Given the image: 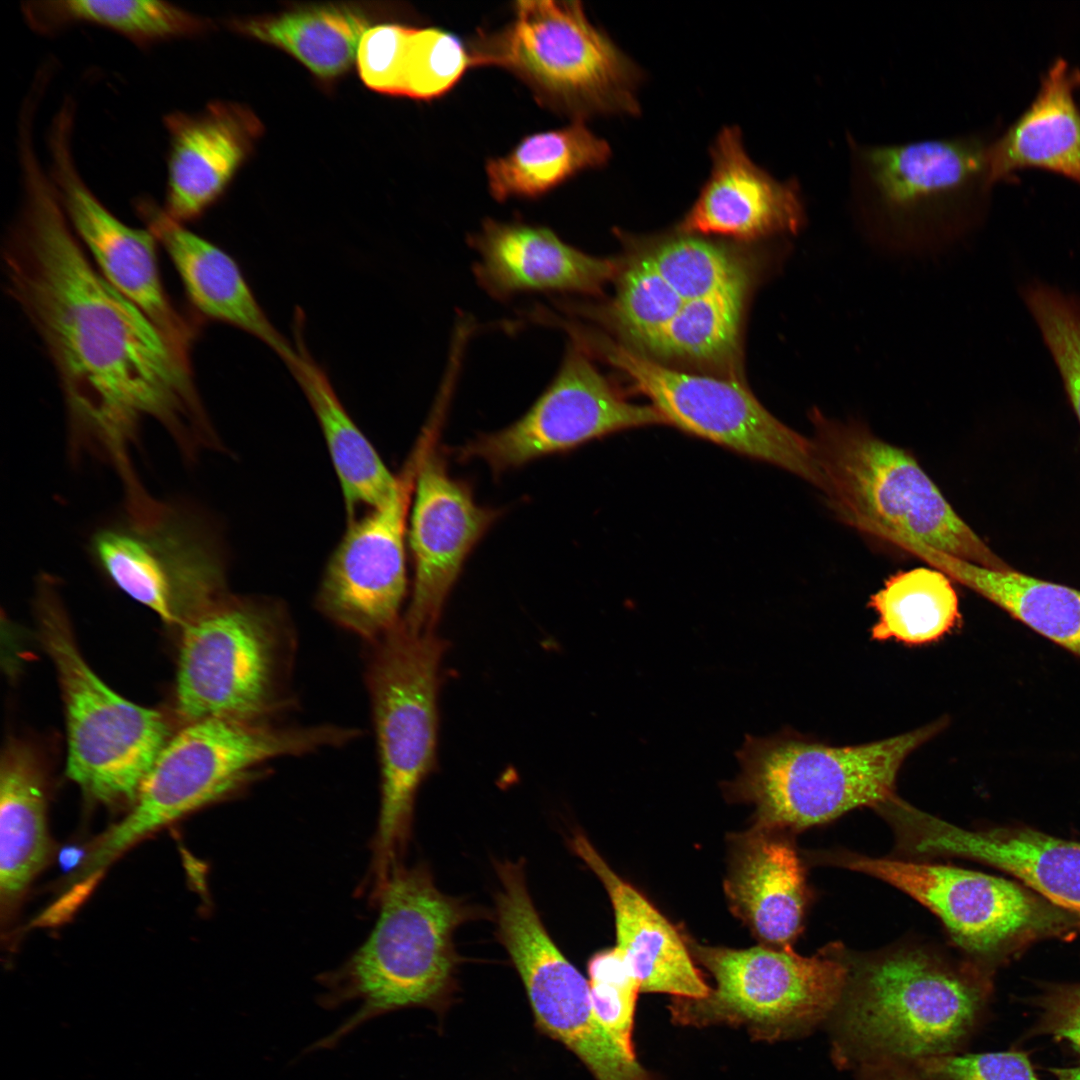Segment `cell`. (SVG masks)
<instances>
[{
	"mask_svg": "<svg viewBox=\"0 0 1080 1080\" xmlns=\"http://www.w3.org/2000/svg\"><path fill=\"white\" fill-rule=\"evenodd\" d=\"M22 200L2 250L9 296L56 370L73 452L133 471L128 449L146 419L194 458L218 442L191 362L91 263L43 165L21 168Z\"/></svg>",
	"mask_w": 1080,
	"mask_h": 1080,
	"instance_id": "6da1fadb",
	"label": "cell"
},
{
	"mask_svg": "<svg viewBox=\"0 0 1080 1080\" xmlns=\"http://www.w3.org/2000/svg\"><path fill=\"white\" fill-rule=\"evenodd\" d=\"M989 994L982 972L922 948L850 964L832 1014L834 1058L860 1067L952 1053L975 1028Z\"/></svg>",
	"mask_w": 1080,
	"mask_h": 1080,
	"instance_id": "7a4b0ae2",
	"label": "cell"
},
{
	"mask_svg": "<svg viewBox=\"0 0 1080 1080\" xmlns=\"http://www.w3.org/2000/svg\"><path fill=\"white\" fill-rule=\"evenodd\" d=\"M379 915L367 940L339 968L320 977V1003L360 1008L316 1048L332 1047L376 1016L410 1007L439 1008L450 998L459 963L453 936L478 912L442 893L422 864H398L377 897Z\"/></svg>",
	"mask_w": 1080,
	"mask_h": 1080,
	"instance_id": "3957f363",
	"label": "cell"
},
{
	"mask_svg": "<svg viewBox=\"0 0 1080 1080\" xmlns=\"http://www.w3.org/2000/svg\"><path fill=\"white\" fill-rule=\"evenodd\" d=\"M948 724L941 718L869 743L836 746L792 729L746 735L736 752L740 772L722 784L729 801L755 807V825L797 832L895 795L907 757Z\"/></svg>",
	"mask_w": 1080,
	"mask_h": 1080,
	"instance_id": "277c9868",
	"label": "cell"
},
{
	"mask_svg": "<svg viewBox=\"0 0 1080 1080\" xmlns=\"http://www.w3.org/2000/svg\"><path fill=\"white\" fill-rule=\"evenodd\" d=\"M357 731L334 725L281 726L212 717L170 737L144 778L133 808L97 844L83 870L90 882L143 837L199 807L240 792L266 762L344 744Z\"/></svg>",
	"mask_w": 1080,
	"mask_h": 1080,
	"instance_id": "5b68a950",
	"label": "cell"
},
{
	"mask_svg": "<svg viewBox=\"0 0 1080 1080\" xmlns=\"http://www.w3.org/2000/svg\"><path fill=\"white\" fill-rule=\"evenodd\" d=\"M821 492L847 525L874 538L913 539L948 555L1009 568L956 513L907 450L863 424L810 413Z\"/></svg>",
	"mask_w": 1080,
	"mask_h": 1080,
	"instance_id": "8992f818",
	"label": "cell"
},
{
	"mask_svg": "<svg viewBox=\"0 0 1080 1080\" xmlns=\"http://www.w3.org/2000/svg\"><path fill=\"white\" fill-rule=\"evenodd\" d=\"M846 139L851 203L871 235L922 247L959 236L983 213L992 188L987 137L888 145Z\"/></svg>",
	"mask_w": 1080,
	"mask_h": 1080,
	"instance_id": "52a82bcc",
	"label": "cell"
},
{
	"mask_svg": "<svg viewBox=\"0 0 1080 1080\" xmlns=\"http://www.w3.org/2000/svg\"><path fill=\"white\" fill-rule=\"evenodd\" d=\"M366 668L381 765V802L366 886L402 863L419 786L435 763L439 669L446 643L401 621L369 643Z\"/></svg>",
	"mask_w": 1080,
	"mask_h": 1080,
	"instance_id": "ba28073f",
	"label": "cell"
},
{
	"mask_svg": "<svg viewBox=\"0 0 1080 1080\" xmlns=\"http://www.w3.org/2000/svg\"><path fill=\"white\" fill-rule=\"evenodd\" d=\"M181 632L176 702L186 723L271 720L290 706L295 633L279 601L227 593Z\"/></svg>",
	"mask_w": 1080,
	"mask_h": 1080,
	"instance_id": "9c48e42d",
	"label": "cell"
},
{
	"mask_svg": "<svg viewBox=\"0 0 1080 1080\" xmlns=\"http://www.w3.org/2000/svg\"><path fill=\"white\" fill-rule=\"evenodd\" d=\"M469 56L471 65L513 72L542 102L579 118L640 112L639 67L579 1H518L512 23L479 36Z\"/></svg>",
	"mask_w": 1080,
	"mask_h": 1080,
	"instance_id": "30bf717a",
	"label": "cell"
},
{
	"mask_svg": "<svg viewBox=\"0 0 1080 1080\" xmlns=\"http://www.w3.org/2000/svg\"><path fill=\"white\" fill-rule=\"evenodd\" d=\"M42 641L57 670L68 732V777L102 803L134 804L170 739L164 716L113 691L90 668L73 638L51 577L38 585Z\"/></svg>",
	"mask_w": 1080,
	"mask_h": 1080,
	"instance_id": "8fae6325",
	"label": "cell"
},
{
	"mask_svg": "<svg viewBox=\"0 0 1080 1080\" xmlns=\"http://www.w3.org/2000/svg\"><path fill=\"white\" fill-rule=\"evenodd\" d=\"M98 571L133 600L181 629L225 596L226 561L217 534L190 504L145 494L89 536Z\"/></svg>",
	"mask_w": 1080,
	"mask_h": 1080,
	"instance_id": "7c38bea8",
	"label": "cell"
},
{
	"mask_svg": "<svg viewBox=\"0 0 1080 1080\" xmlns=\"http://www.w3.org/2000/svg\"><path fill=\"white\" fill-rule=\"evenodd\" d=\"M684 937L715 986L703 998L673 997L668 1010L680 1026L743 1027L766 1042L800 1036L833 1014L850 972L840 953L807 957L790 946L731 949Z\"/></svg>",
	"mask_w": 1080,
	"mask_h": 1080,
	"instance_id": "4fadbf2b",
	"label": "cell"
},
{
	"mask_svg": "<svg viewBox=\"0 0 1080 1080\" xmlns=\"http://www.w3.org/2000/svg\"><path fill=\"white\" fill-rule=\"evenodd\" d=\"M585 344L626 375L666 424L775 465L821 490L822 475L812 439L777 419L737 378L672 369L597 335L588 334Z\"/></svg>",
	"mask_w": 1080,
	"mask_h": 1080,
	"instance_id": "5bb4252c",
	"label": "cell"
},
{
	"mask_svg": "<svg viewBox=\"0 0 1080 1080\" xmlns=\"http://www.w3.org/2000/svg\"><path fill=\"white\" fill-rule=\"evenodd\" d=\"M836 864L873 876L908 894L933 912L952 939L969 953L992 957L1043 936L1073 929L1079 917L1031 889L954 866L858 854Z\"/></svg>",
	"mask_w": 1080,
	"mask_h": 1080,
	"instance_id": "9a60e30c",
	"label": "cell"
},
{
	"mask_svg": "<svg viewBox=\"0 0 1080 1080\" xmlns=\"http://www.w3.org/2000/svg\"><path fill=\"white\" fill-rule=\"evenodd\" d=\"M658 424H666L658 410L627 401L573 339L551 384L527 412L469 441L458 458L479 459L500 474L619 431Z\"/></svg>",
	"mask_w": 1080,
	"mask_h": 1080,
	"instance_id": "2e32d148",
	"label": "cell"
},
{
	"mask_svg": "<svg viewBox=\"0 0 1080 1080\" xmlns=\"http://www.w3.org/2000/svg\"><path fill=\"white\" fill-rule=\"evenodd\" d=\"M75 105L66 98L47 135L48 173L77 238L103 277L140 308L173 349L191 362L196 328L167 295L157 260V239L147 228L128 226L90 190L72 150Z\"/></svg>",
	"mask_w": 1080,
	"mask_h": 1080,
	"instance_id": "e0dca14e",
	"label": "cell"
},
{
	"mask_svg": "<svg viewBox=\"0 0 1080 1080\" xmlns=\"http://www.w3.org/2000/svg\"><path fill=\"white\" fill-rule=\"evenodd\" d=\"M420 459L416 452L411 455L387 502L348 520L317 593V607L325 616L368 643L402 621L406 520Z\"/></svg>",
	"mask_w": 1080,
	"mask_h": 1080,
	"instance_id": "ac0fdd59",
	"label": "cell"
},
{
	"mask_svg": "<svg viewBox=\"0 0 1080 1080\" xmlns=\"http://www.w3.org/2000/svg\"><path fill=\"white\" fill-rule=\"evenodd\" d=\"M497 936L522 980L538 1026L572 1051L596 1080H655L605 1027L588 980L554 943L535 908L508 914Z\"/></svg>",
	"mask_w": 1080,
	"mask_h": 1080,
	"instance_id": "d6986e66",
	"label": "cell"
},
{
	"mask_svg": "<svg viewBox=\"0 0 1080 1080\" xmlns=\"http://www.w3.org/2000/svg\"><path fill=\"white\" fill-rule=\"evenodd\" d=\"M430 438L414 484L409 544L414 580L403 624L433 632L468 555L500 515L479 505L471 489L453 478Z\"/></svg>",
	"mask_w": 1080,
	"mask_h": 1080,
	"instance_id": "ffe728a7",
	"label": "cell"
},
{
	"mask_svg": "<svg viewBox=\"0 0 1080 1080\" xmlns=\"http://www.w3.org/2000/svg\"><path fill=\"white\" fill-rule=\"evenodd\" d=\"M896 828L908 851L982 861L1080 918V843L1029 828L966 830L910 805L900 811Z\"/></svg>",
	"mask_w": 1080,
	"mask_h": 1080,
	"instance_id": "44dd1931",
	"label": "cell"
},
{
	"mask_svg": "<svg viewBox=\"0 0 1080 1080\" xmlns=\"http://www.w3.org/2000/svg\"><path fill=\"white\" fill-rule=\"evenodd\" d=\"M712 167L678 226L685 235L757 239L794 234L805 222L798 183L779 181L748 156L738 127L721 129L710 149Z\"/></svg>",
	"mask_w": 1080,
	"mask_h": 1080,
	"instance_id": "7402d4cb",
	"label": "cell"
},
{
	"mask_svg": "<svg viewBox=\"0 0 1080 1080\" xmlns=\"http://www.w3.org/2000/svg\"><path fill=\"white\" fill-rule=\"evenodd\" d=\"M168 140L164 211L184 224L198 219L223 194L262 134L246 106L215 101L197 112L163 118Z\"/></svg>",
	"mask_w": 1080,
	"mask_h": 1080,
	"instance_id": "603a6c76",
	"label": "cell"
},
{
	"mask_svg": "<svg viewBox=\"0 0 1080 1080\" xmlns=\"http://www.w3.org/2000/svg\"><path fill=\"white\" fill-rule=\"evenodd\" d=\"M470 241L478 254L474 274L498 299L532 291L597 294L619 271L615 261L589 255L541 226L487 220Z\"/></svg>",
	"mask_w": 1080,
	"mask_h": 1080,
	"instance_id": "cb8c5ba5",
	"label": "cell"
},
{
	"mask_svg": "<svg viewBox=\"0 0 1080 1080\" xmlns=\"http://www.w3.org/2000/svg\"><path fill=\"white\" fill-rule=\"evenodd\" d=\"M135 209L167 252L200 315L257 338L285 364L294 358L296 346L272 324L233 257L172 219L150 197L138 198Z\"/></svg>",
	"mask_w": 1080,
	"mask_h": 1080,
	"instance_id": "d4e9b609",
	"label": "cell"
},
{
	"mask_svg": "<svg viewBox=\"0 0 1080 1080\" xmlns=\"http://www.w3.org/2000/svg\"><path fill=\"white\" fill-rule=\"evenodd\" d=\"M724 889L732 912L762 944L798 936L808 893L798 853L784 832L754 825L735 835Z\"/></svg>",
	"mask_w": 1080,
	"mask_h": 1080,
	"instance_id": "484cf974",
	"label": "cell"
},
{
	"mask_svg": "<svg viewBox=\"0 0 1080 1080\" xmlns=\"http://www.w3.org/2000/svg\"><path fill=\"white\" fill-rule=\"evenodd\" d=\"M571 848L602 882L612 903L616 948L630 963L642 992L703 998L711 988L696 968L684 935L607 864L588 838L575 832Z\"/></svg>",
	"mask_w": 1080,
	"mask_h": 1080,
	"instance_id": "4316f807",
	"label": "cell"
},
{
	"mask_svg": "<svg viewBox=\"0 0 1080 1080\" xmlns=\"http://www.w3.org/2000/svg\"><path fill=\"white\" fill-rule=\"evenodd\" d=\"M1080 71L1057 59L1030 106L988 150L992 186L1018 170L1040 168L1080 184V109L1074 91Z\"/></svg>",
	"mask_w": 1080,
	"mask_h": 1080,
	"instance_id": "83f0119b",
	"label": "cell"
},
{
	"mask_svg": "<svg viewBox=\"0 0 1080 1080\" xmlns=\"http://www.w3.org/2000/svg\"><path fill=\"white\" fill-rule=\"evenodd\" d=\"M897 547L991 601L1080 658V590L1012 569L987 568L902 538Z\"/></svg>",
	"mask_w": 1080,
	"mask_h": 1080,
	"instance_id": "f1b7e54d",
	"label": "cell"
},
{
	"mask_svg": "<svg viewBox=\"0 0 1080 1080\" xmlns=\"http://www.w3.org/2000/svg\"><path fill=\"white\" fill-rule=\"evenodd\" d=\"M304 393L325 439L337 474L349 520L361 507L387 502L396 492L399 476L391 474L373 445L358 428L335 392L326 372L296 342V354L286 364Z\"/></svg>",
	"mask_w": 1080,
	"mask_h": 1080,
	"instance_id": "f546056e",
	"label": "cell"
},
{
	"mask_svg": "<svg viewBox=\"0 0 1080 1080\" xmlns=\"http://www.w3.org/2000/svg\"><path fill=\"white\" fill-rule=\"evenodd\" d=\"M43 776L24 744H9L0 767V899L10 909L50 855Z\"/></svg>",
	"mask_w": 1080,
	"mask_h": 1080,
	"instance_id": "4dcf8cb0",
	"label": "cell"
},
{
	"mask_svg": "<svg viewBox=\"0 0 1080 1080\" xmlns=\"http://www.w3.org/2000/svg\"><path fill=\"white\" fill-rule=\"evenodd\" d=\"M373 16L368 8L325 4L237 21L233 27L284 50L319 78L332 80L351 67Z\"/></svg>",
	"mask_w": 1080,
	"mask_h": 1080,
	"instance_id": "1f68e13d",
	"label": "cell"
},
{
	"mask_svg": "<svg viewBox=\"0 0 1080 1080\" xmlns=\"http://www.w3.org/2000/svg\"><path fill=\"white\" fill-rule=\"evenodd\" d=\"M21 10L30 28L41 35L86 24L115 32L139 47L194 38L211 28L206 18L157 0L29 1Z\"/></svg>",
	"mask_w": 1080,
	"mask_h": 1080,
	"instance_id": "d6a6232c",
	"label": "cell"
},
{
	"mask_svg": "<svg viewBox=\"0 0 1080 1080\" xmlns=\"http://www.w3.org/2000/svg\"><path fill=\"white\" fill-rule=\"evenodd\" d=\"M611 156L609 144L581 122L524 138L509 154L487 164L496 200L537 197L576 173L598 168Z\"/></svg>",
	"mask_w": 1080,
	"mask_h": 1080,
	"instance_id": "836d02e7",
	"label": "cell"
},
{
	"mask_svg": "<svg viewBox=\"0 0 1080 1080\" xmlns=\"http://www.w3.org/2000/svg\"><path fill=\"white\" fill-rule=\"evenodd\" d=\"M877 621L871 639L907 645L935 642L959 626V600L951 579L933 567H917L889 577L871 595Z\"/></svg>",
	"mask_w": 1080,
	"mask_h": 1080,
	"instance_id": "e575fe53",
	"label": "cell"
},
{
	"mask_svg": "<svg viewBox=\"0 0 1080 1080\" xmlns=\"http://www.w3.org/2000/svg\"><path fill=\"white\" fill-rule=\"evenodd\" d=\"M747 284L684 303L677 316L639 353L656 361L681 360L732 372L738 360Z\"/></svg>",
	"mask_w": 1080,
	"mask_h": 1080,
	"instance_id": "d590c367",
	"label": "cell"
},
{
	"mask_svg": "<svg viewBox=\"0 0 1080 1080\" xmlns=\"http://www.w3.org/2000/svg\"><path fill=\"white\" fill-rule=\"evenodd\" d=\"M645 255L685 302L748 283L744 266L727 249L688 235L666 240Z\"/></svg>",
	"mask_w": 1080,
	"mask_h": 1080,
	"instance_id": "8d00e7d4",
	"label": "cell"
},
{
	"mask_svg": "<svg viewBox=\"0 0 1080 1080\" xmlns=\"http://www.w3.org/2000/svg\"><path fill=\"white\" fill-rule=\"evenodd\" d=\"M1080 423V300L1041 283L1024 291Z\"/></svg>",
	"mask_w": 1080,
	"mask_h": 1080,
	"instance_id": "74e56055",
	"label": "cell"
},
{
	"mask_svg": "<svg viewBox=\"0 0 1080 1080\" xmlns=\"http://www.w3.org/2000/svg\"><path fill=\"white\" fill-rule=\"evenodd\" d=\"M470 64L461 41L436 28L412 29L402 68L403 96L433 99L448 91Z\"/></svg>",
	"mask_w": 1080,
	"mask_h": 1080,
	"instance_id": "f35d334b",
	"label": "cell"
},
{
	"mask_svg": "<svg viewBox=\"0 0 1080 1080\" xmlns=\"http://www.w3.org/2000/svg\"><path fill=\"white\" fill-rule=\"evenodd\" d=\"M588 975L597 1015L625 1053L636 1059L634 1015L641 987L630 963L616 947L609 948L591 957Z\"/></svg>",
	"mask_w": 1080,
	"mask_h": 1080,
	"instance_id": "ab89813d",
	"label": "cell"
},
{
	"mask_svg": "<svg viewBox=\"0 0 1080 1080\" xmlns=\"http://www.w3.org/2000/svg\"><path fill=\"white\" fill-rule=\"evenodd\" d=\"M926 1080H1040L1023 1052L931 1056L911 1063Z\"/></svg>",
	"mask_w": 1080,
	"mask_h": 1080,
	"instance_id": "60d3db41",
	"label": "cell"
},
{
	"mask_svg": "<svg viewBox=\"0 0 1080 1080\" xmlns=\"http://www.w3.org/2000/svg\"><path fill=\"white\" fill-rule=\"evenodd\" d=\"M412 29L399 24H381L364 33L356 60L359 75L367 87L379 93L403 96L402 68Z\"/></svg>",
	"mask_w": 1080,
	"mask_h": 1080,
	"instance_id": "b9f144b4",
	"label": "cell"
},
{
	"mask_svg": "<svg viewBox=\"0 0 1080 1080\" xmlns=\"http://www.w3.org/2000/svg\"><path fill=\"white\" fill-rule=\"evenodd\" d=\"M1039 1008L1038 1032L1065 1040L1080 1053V984L1055 986Z\"/></svg>",
	"mask_w": 1080,
	"mask_h": 1080,
	"instance_id": "7bdbcfd3",
	"label": "cell"
},
{
	"mask_svg": "<svg viewBox=\"0 0 1080 1080\" xmlns=\"http://www.w3.org/2000/svg\"><path fill=\"white\" fill-rule=\"evenodd\" d=\"M859 1080H926L911 1063L881 1061L860 1066Z\"/></svg>",
	"mask_w": 1080,
	"mask_h": 1080,
	"instance_id": "ee69618b",
	"label": "cell"
},
{
	"mask_svg": "<svg viewBox=\"0 0 1080 1080\" xmlns=\"http://www.w3.org/2000/svg\"><path fill=\"white\" fill-rule=\"evenodd\" d=\"M1054 1080H1080V1066L1052 1070Z\"/></svg>",
	"mask_w": 1080,
	"mask_h": 1080,
	"instance_id": "f6af8a7d",
	"label": "cell"
}]
</instances>
